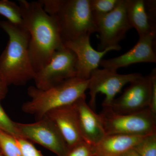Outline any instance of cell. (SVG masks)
<instances>
[{
  "label": "cell",
  "mask_w": 156,
  "mask_h": 156,
  "mask_svg": "<svg viewBox=\"0 0 156 156\" xmlns=\"http://www.w3.org/2000/svg\"><path fill=\"white\" fill-rule=\"evenodd\" d=\"M18 2L23 27L29 34V53L36 73L48 63L54 52L64 45L56 20L39 2Z\"/></svg>",
  "instance_id": "1"
},
{
  "label": "cell",
  "mask_w": 156,
  "mask_h": 156,
  "mask_svg": "<svg viewBox=\"0 0 156 156\" xmlns=\"http://www.w3.org/2000/svg\"><path fill=\"white\" fill-rule=\"evenodd\" d=\"M0 27L6 32L9 41L0 55V74L8 86H23L34 80L35 73L29 53V34L23 27L7 21H0Z\"/></svg>",
  "instance_id": "2"
},
{
  "label": "cell",
  "mask_w": 156,
  "mask_h": 156,
  "mask_svg": "<svg viewBox=\"0 0 156 156\" xmlns=\"http://www.w3.org/2000/svg\"><path fill=\"white\" fill-rule=\"evenodd\" d=\"M44 11L56 20L63 44L97 32L89 0H40Z\"/></svg>",
  "instance_id": "3"
},
{
  "label": "cell",
  "mask_w": 156,
  "mask_h": 156,
  "mask_svg": "<svg viewBox=\"0 0 156 156\" xmlns=\"http://www.w3.org/2000/svg\"><path fill=\"white\" fill-rule=\"evenodd\" d=\"M89 80L76 77L62 82L46 90L30 87L27 94L30 100L23 104L22 110L34 115L37 120L44 116L48 112L61 107L69 105L86 96Z\"/></svg>",
  "instance_id": "4"
},
{
  "label": "cell",
  "mask_w": 156,
  "mask_h": 156,
  "mask_svg": "<svg viewBox=\"0 0 156 156\" xmlns=\"http://www.w3.org/2000/svg\"><path fill=\"white\" fill-rule=\"evenodd\" d=\"M99 115L106 135L145 136L156 133V117L149 108L119 114L109 108H103Z\"/></svg>",
  "instance_id": "5"
},
{
  "label": "cell",
  "mask_w": 156,
  "mask_h": 156,
  "mask_svg": "<svg viewBox=\"0 0 156 156\" xmlns=\"http://www.w3.org/2000/svg\"><path fill=\"white\" fill-rule=\"evenodd\" d=\"M76 56L64 46L56 50L43 68L36 73L34 80L35 87L46 90L62 82L76 76Z\"/></svg>",
  "instance_id": "6"
},
{
  "label": "cell",
  "mask_w": 156,
  "mask_h": 156,
  "mask_svg": "<svg viewBox=\"0 0 156 156\" xmlns=\"http://www.w3.org/2000/svg\"><path fill=\"white\" fill-rule=\"evenodd\" d=\"M142 75L139 73L120 74L117 71L98 68L92 73L89 79L88 89L90 96L89 106L95 111L98 93L105 95L103 108L109 107L125 85L130 83Z\"/></svg>",
  "instance_id": "7"
},
{
  "label": "cell",
  "mask_w": 156,
  "mask_h": 156,
  "mask_svg": "<svg viewBox=\"0 0 156 156\" xmlns=\"http://www.w3.org/2000/svg\"><path fill=\"white\" fill-rule=\"evenodd\" d=\"M127 3V0H120L117 7L109 13L93 17L100 41L98 51L121 47L119 43L131 29L126 13Z\"/></svg>",
  "instance_id": "8"
},
{
  "label": "cell",
  "mask_w": 156,
  "mask_h": 156,
  "mask_svg": "<svg viewBox=\"0 0 156 156\" xmlns=\"http://www.w3.org/2000/svg\"><path fill=\"white\" fill-rule=\"evenodd\" d=\"M20 137L36 143L56 154L62 156L67 146L54 123L47 116L30 124L16 122Z\"/></svg>",
  "instance_id": "9"
},
{
  "label": "cell",
  "mask_w": 156,
  "mask_h": 156,
  "mask_svg": "<svg viewBox=\"0 0 156 156\" xmlns=\"http://www.w3.org/2000/svg\"><path fill=\"white\" fill-rule=\"evenodd\" d=\"M153 71L148 75L141 76L133 82L120 97L115 98L109 107L116 113H133L149 108L150 103Z\"/></svg>",
  "instance_id": "10"
},
{
  "label": "cell",
  "mask_w": 156,
  "mask_h": 156,
  "mask_svg": "<svg viewBox=\"0 0 156 156\" xmlns=\"http://www.w3.org/2000/svg\"><path fill=\"white\" fill-rule=\"evenodd\" d=\"M90 36L89 35L83 36L64 44L76 54V77L82 80H89L92 73L98 68L102 57L107 53L112 50L119 51L121 49V47H112L102 51L95 50L90 44Z\"/></svg>",
  "instance_id": "11"
},
{
  "label": "cell",
  "mask_w": 156,
  "mask_h": 156,
  "mask_svg": "<svg viewBox=\"0 0 156 156\" xmlns=\"http://www.w3.org/2000/svg\"><path fill=\"white\" fill-rule=\"evenodd\" d=\"M156 35L151 34L139 37L138 42L131 50L115 58L101 59L99 66L103 68L117 71L120 68L127 67L136 63H156L154 50Z\"/></svg>",
  "instance_id": "12"
},
{
  "label": "cell",
  "mask_w": 156,
  "mask_h": 156,
  "mask_svg": "<svg viewBox=\"0 0 156 156\" xmlns=\"http://www.w3.org/2000/svg\"><path fill=\"white\" fill-rule=\"evenodd\" d=\"M156 1L127 0L126 13L131 28L139 37L156 34Z\"/></svg>",
  "instance_id": "13"
},
{
  "label": "cell",
  "mask_w": 156,
  "mask_h": 156,
  "mask_svg": "<svg viewBox=\"0 0 156 156\" xmlns=\"http://www.w3.org/2000/svg\"><path fill=\"white\" fill-rule=\"evenodd\" d=\"M79 125L83 139L95 146L106 135L99 115L86 101V95L74 103Z\"/></svg>",
  "instance_id": "14"
},
{
  "label": "cell",
  "mask_w": 156,
  "mask_h": 156,
  "mask_svg": "<svg viewBox=\"0 0 156 156\" xmlns=\"http://www.w3.org/2000/svg\"><path fill=\"white\" fill-rule=\"evenodd\" d=\"M74 103L54 109L45 115L57 127L68 148L84 141L78 125Z\"/></svg>",
  "instance_id": "15"
},
{
  "label": "cell",
  "mask_w": 156,
  "mask_h": 156,
  "mask_svg": "<svg viewBox=\"0 0 156 156\" xmlns=\"http://www.w3.org/2000/svg\"><path fill=\"white\" fill-rule=\"evenodd\" d=\"M145 136L106 135L94 146L95 156H119L136 147Z\"/></svg>",
  "instance_id": "16"
},
{
  "label": "cell",
  "mask_w": 156,
  "mask_h": 156,
  "mask_svg": "<svg viewBox=\"0 0 156 156\" xmlns=\"http://www.w3.org/2000/svg\"><path fill=\"white\" fill-rule=\"evenodd\" d=\"M0 15L14 25L23 27L21 9L16 3L9 0L0 1Z\"/></svg>",
  "instance_id": "17"
},
{
  "label": "cell",
  "mask_w": 156,
  "mask_h": 156,
  "mask_svg": "<svg viewBox=\"0 0 156 156\" xmlns=\"http://www.w3.org/2000/svg\"><path fill=\"white\" fill-rule=\"evenodd\" d=\"M0 150L4 156H22L16 137L1 130Z\"/></svg>",
  "instance_id": "18"
},
{
  "label": "cell",
  "mask_w": 156,
  "mask_h": 156,
  "mask_svg": "<svg viewBox=\"0 0 156 156\" xmlns=\"http://www.w3.org/2000/svg\"><path fill=\"white\" fill-rule=\"evenodd\" d=\"M120 0H89L93 17L108 14L117 7Z\"/></svg>",
  "instance_id": "19"
},
{
  "label": "cell",
  "mask_w": 156,
  "mask_h": 156,
  "mask_svg": "<svg viewBox=\"0 0 156 156\" xmlns=\"http://www.w3.org/2000/svg\"><path fill=\"white\" fill-rule=\"evenodd\" d=\"M134 148L141 156H156V133L145 136Z\"/></svg>",
  "instance_id": "20"
},
{
  "label": "cell",
  "mask_w": 156,
  "mask_h": 156,
  "mask_svg": "<svg viewBox=\"0 0 156 156\" xmlns=\"http://www.w3.org/2000/svg\"><path fill=\"white\" fill-rule=\"evenodd\" d=\"M0 130L16 137H20L16 126V122H13L7 115L0 104Z\"/></svg>",
  "instance_id": "21"
},
{
  "label": "cell",
  "mask_w": 156,
  "mask_h": 156,
  "mask_svg": "<svg viewBox=\"0 0 156 156\" xmlns=\"http://www.w3.org/2000/svg\"><path fill=\"white\" fill-rule=\"evenodd\" d=\"M62 156H95L94 147L85 141L68 148Z\"/></svg>",
  "instance_id": "22"
},
{
  "label": "cell",
  "mask_w": 156,
  "mask_h": 156,
  "mask_svg": "<svg viewBox=\"0 0 156 156\" xmlns=\"http://www.w3.org/2000/svg\"><path fill=\"white\" fill-rule=\"evenodd\" d=\"M16 138L22 156H44L31 141L22 137Z\"/></svg>",
  "instance_id": "23"
},
{
  "label": "cell",
  "mask_w": 156,
  "mask_h": 156,
  "mask_svg": "<svg viewBox=\"0 0 156 156\" xmlns=\"http://www.w3.org/2000/svg\"><path fill=\"white\" fill-rule=\"evenodd\" d=\"M152 86L149 108L156 117V69H153Z\"/></svg>",
  "instance_id": "24"
},
{
  "label": "cell",
  "mask_w": 156,
  "mask_h": 156,
  "mask_svg": "<svg viewBox=\"0 0 156 156\" xmlns=\"http://www.w3.org/2000/svg\"><path fill=\"white\" fill-rule=\"evenodd\" d=\"M8 85L0 74V101L4 99L8 92Z\"/></svg>",
  "instance_id": "25"
},
{
  "label": "cell",
  "mask_w": 156,
  "mask_h": 156,
  "mask_svg": "<svg viewBox=\"0 0 156 156\" xmlns=\"http://www.w3.org/2000/svg\"><path fill=\"white\" fill-rule=\"evenodd\" d=\"M119 156H141V155L139 152L134 147L126 151Z\"/></svg>",
  "instance_id": "26"
},
{
  "label": "cell",
  "mask_w": 156,
  "mask_h": 156,
  "mask_svg": "<svg viewBox=\"0 0 156 156\" xmlns=\"http://www.w3.org/2000/svg\"><path fill=\"white\" fill-rule=\"evenodd\" d=\"M0 156H3V155L2 154L0 153Z\"/></svg>",
  "instance_id": "27"
},
{
  "label": "cell",
  "mask_w": 156,
  "mask_h": 156,
  "mask_svg": "<svg viewBox=\"0 0 156 156\" xmlns=\"http://www.w3.org/2000/svg\"><path fill=\"white\" fill-rule=\"evenodd\" d=\"M0 153H1V150H0Z\"/></svg>",
  "instance_id": "28"
}]
</instances>
